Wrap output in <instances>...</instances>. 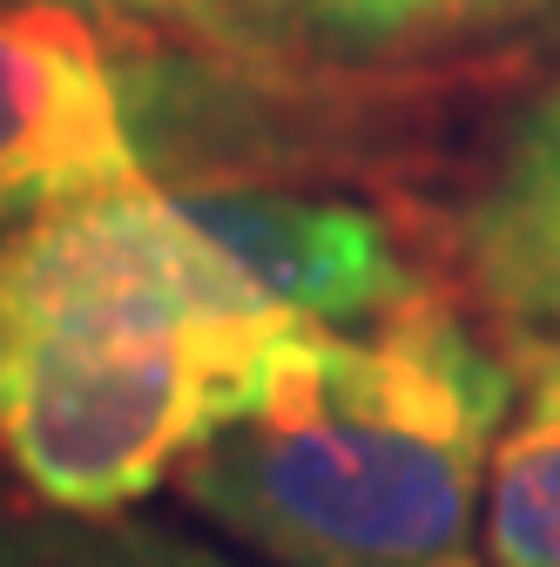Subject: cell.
Returning <instances> with one entry per match:
<instances>
[{
    "instance_id": "obj_1",
    "label": "cell",
    "mask_w": 560,
    "mask_h": 567,
    "mask_svg": "<svg viewBox=\"0 0 560 567\" xmlns=\"http://www.w3.org/2000/svg\"><path fill=\"white\" fill-rule=\"evenodd\" d=\"M291 324L156 183L0 230V466L41 507L135 514Z\"/></svg>"
},
{
    "instance_id": "obj_2",
    "label": "cell",
    "mask_w": 560,
    "mask_h": 567,
    "mask_svg": "<svg viewBox=\"0 0 560 567\" xmlns=\"http://www.w3.org/2000/svg\"><path fill=\"white\" fill-rule=\"evenodd\" d=\"M514 359L446 291L365 331L291 324L183 501L263 567H486V460Z\"/></svg>"
},
{
    "instance_id": "obj_3",
    "label": "cell",
    "mask_w": 560,
    "mask_h": 567,
    "mask_svg": "<svg viewBox=\"0 0 560 567\" xmlns=\"http://www.w3.org/2000/svg\"><path fill=\"white\" fill-rule=\"evenodd\" d=\"M169 203L217 244L263 305L298 324L365 331L439 298L398 224L359 196H311L277 183H183Z\"/></svg>"
},
{
    "instance_id": "obj_4",
    "label": "cell",
    "mask_w": 560,
    "mask_h": 567,
    "mask_svg": "<svg viewBox=\"0 0 560 567\" xmlns=\"http://www.w3.org/2000/svg\"><path fill=\"white\" fill-rule=\"evenodd\" d=\"M149 183L122 68L89 14L0 0V230Z\"/></svg>"
},
{
    "instance_id": "obj_5",
    "label": "cell",
    "mask_w": 560,
    "mask_h": 567,
    "mask_svg": "<svg viewBox=\"0 0 560 567\" xmlns=\"http://www.w3.org/2000/svg\"><path fill=\"white\" fill-rule=\"evenodd\" d=\"M453 257L507 324L560 331V75L494 135L453 209Z\"/></svg>"
},
{
    "instance_id": "obj_6",
    "label": "cell",
    "mask_w": 560,
    "mask_h": 567,
    "mask_svg": "<svg viewBox=\"0 0 560 567\" xmlns=\"http://www.w3.org/2000/svg\"><path fill=\"white\" fill-rule=\"evenodd\" d=\"M514 412L486 460L479 560L560 567V331L514 324Z\"/></svg>"
},
{
    "instance_id": "obj_7",
    "label": "cell",
    "mask_w": 560,
    "mask_h": 567,
    "mask_svg": "<svg viewBox=\"0 0 560 567\" xmlns=\"http://www.w3.org/2000/svg\"><path fill=\"white\" fill-rule=\"evenodd\" d=\"M560 14V0H291L304 48L338 68H398Z\"/></svg>"
},
{
    "instance_id": "obj_8",
    "label": "cell",
    "mask_w": 560,
    "mask_h": 567,
    "mask_svg": "<svg viewBox=\"0 0 560 567\" xmlns=\"http://www.w3.org/2000/svg\"><path fill=\"white\" fill-rule=\"evenodd\" d=\"M0 567H243L156 514H61L0 486Z\"/></svg>"
},
{
    "instance_id": "obj_9",
    "label": "cell",
    "mask_w": 560,
    "mask_h": 567,
    "mask_svg": "<svg viewBox=\"0 0 560 567\" xmlns=\"http://www.w3.org/2000/svg\"><path fill=\"white\" fill-rule=\"evenodd\" d=\"M41 8H68V14H176L189 0H41Z\"/></svg>"
}]
</instances>
